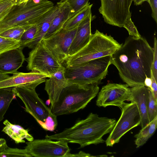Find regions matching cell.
Wrapping results in <instances>:
<instances>
[{
	"label": "cell",
	"mask_w": 157,
	"mask_h": 157,
	"mask_svg": "<svg viewBox=\"0 0 157 157\" xmlns=\"http://www.w3.org/2000/svg\"><path fill=\"white\" fill-rule=\"evenodd\" d=\"M117 121L115 119L100 117L91 113L85 119L78 121L72 126L59 133L47 135L45 138L79 144L80 148L104 143L102 138L110 133Z\"/></svg>",
	"instance_id": "cell-2"
},
{
	"label": "cell",
	"mask_w": 157,
	"mask_h": 157,
	"mask_svg": "<svg viewBox=\"0 0 157 157\" xmlns=\"http://www.w3.org/2000/svg\"><path fill=\"white\" fill-rule=\"evenodd\" d=\"M131 98V102L135 103L138 109L140 114L142 128L150 122L147 110L148 97L147 87L145 86H139L130 88Z\"/></svg>",
	"instance_id": "cell-17"
},
{
	"label": "cell",
	"mask_w": 157,
	"mask_h": 157,
	"mask_svg": "<svg viewBox=\"0 0 157 157\" xmlns=\"http://www.w3.org/2000/svg\"><path fill=\"white\" fill-rule=\"evenodd\" d=\"M100 0L99 11L107 24L121 28L131 18L130 10L133 0Z\"/></svg>",
	"instance_id": "cell-10"
},
{
	"label": "cell",
	"mask_w": 157,
	"mask_h": 157,
	"mask_svg": "<svg viewBox=\"0 0 157 157\" xmlns=\"http://www.w3.org/2000/svg\"><path fill=\"white\" fill-rule=\"evenodd\" d=\"M153 53L145 38L129 36L111 56V63L128 86H144L145 78H151Z\"/></svg>",
	"instance_id": "cell-1"
},
{
	"label": "cell",
	"mask_w": 157,
	"mask_h": 157,
	"mask_svg": "<svg viewBox=\"0 0 157 157\" xmlns=\"http://www.w3.org/2000/svg\"><path fill=\"white\" fill-rule=\"evenodd\" d=\"M10 76L8 74L0 72V81L6 79Z\"/></svg>",
	"instance_id": "cell-39"
},
{
	"label": "cell",
	"mask_w": 157,
	"mask_h": 157,
	"mask_svg": "<svg viewBox=\"0 0 157 157\" xmlns=\"http://www.w3.org/2000/svg\"><path fill=\"white\" fill-rule=\"evenodd\" d=\"M43 0V1H46L45 0Z\"/></svg>",
	"instance_id": "cell-41"
},
{
	"label": "cell",
	"mask_w": 157,
	"mask_h": 157,
	"mask_svg": "<svg viewBox=\"0 0 157 157\" xmlns=\"http://www.w3.org/2000/svg\"><path fill=\"white\" fill-rule=\"evenodd\" d=\"M131 98L130 88L127 84L109 83L98 93L96 105L104 107L115 106L121 109L124 101H130Z\"/></svg>",
	"instance_id": "cell-13"
},
{
	"label": "cell",
	"mask_w": 157,
	"mask_h": 157,
	"mask_svg": "<svg viewBox=\"0 0 157 157\" xmlns=\"http://www.w3.org/2000/svg\"><path fill=\"white\" fill-rule=\"evenodd\" d=\"M54 6V3L49 0L35 3L32 0L25 4L14 5L0 22V33L13 27H31Z\"/></svg>",
	"instance_id": "cell-5"
},
{
	"label": "cell",
	"mask_w": 157,
	"mask_h": 157,
	"mask_svg": "<svg viewBox=\"0 0 157 157\" xmlns=\"http://www.w3.org/2000/svg\"><path fill=\"white\" fill-rule=\"evenodd\" d=\"M147 87V114L149 122L157 116V101L154 98L150 87Z\"/></svg>",
	"instance_id": "cell-26"
},
{
	"label": "cell",
	"mask_w": 157,
	"mask_h": 157,
	"mask_svg": "<svg viewBox=\"0 0 157 157\" xmlns=\"http://www.w3.org/2000/svg\"><path fill=\"white\" fill-rule=\"evenodd\" d=\"M30 27L21 26L12 27L0 33V36L7 38L20 41L24 33Z\"/></svg>",
	"instance_id": "cell-25"
},
{
	"label": "cell",
	"mask_w": 157,
	"mask_h": 157,
	"mask_svg": "<svg viewBox=\"0 0 157 157\" xmlns=\"http://www.w3.org/2000/svg\"><path fill=\"white\" fill-rule=\"evenodd\" d=\"M14 3V5H19L25 4L29 0H12Z\"/></svg>",
	"instance_id": "cell-37"
},
{
	"label": "cell",
	"mask_w": 157,
	"mask_h": 157,
	"mask_svg": "<svg viewBox=\"0 0 157 157\" xmlns=\"http://www.w3.org/2000/svg\"><path fill=\"white\" fill-rule=\"evenodd\" d=\"M49 74L31 71L28 73L19 72L13 74L7 79L0 81V88L29 86L40 84L46 81L45 78H49Z\"/></svg>",
	"instance_id": "cell-14"
},
{
	"label": "cell",
	"mask_w": 157,
	"mask_h": 157,
	"mask_svg": "<svg viewBox=\"0 0 157 157\" xmlns=\"http://www.w3.org/2000/svg\"><path fill=\"white\" fill-rule=\"evenodd\" d=\"M95 18V16H93L91 13L78 26L68 50L69 57L76 53L88 43L92 34L91 22Z\"/></svg>",
	"instance_id": "cell-16"
},
{
	"label": "cell",
	"mask_w": 157,
	"mask_h": 157,
	"mask_svg": "<svg viewBox=\"0 0 157 157\" xmlns=\"http://www.w3.org/2000/svg\"><path fill=\"white\" fill-rule=\"evenodd\" d=\"M151 84V78L147 77L144 81V86L150 88Z\"/></svg>",
	"instance_id": "cell-38"
},
{
	"label": "cell",
	"mask_w": 157,
	"mask_h": 157,
	"mask_svg": "<svg viewBox=\"0 0 157 157\" xmlns=\"http://www.w3.org/2000/svg\"><path fill=\"white\" fill-rule=\"evenodd\" d=\"M21 46L20 41L0 36V54L12 49L20 48Z\"/></svg>",
	"instance_id": "cell-28"
},
{
	"label": "cell",
	"mask_w": 157,
	"mask_h": 157,
	"mask_svg": "<svg viewBox=\"0 0 157 157\" xmlns=\"http://www.w3.org/2000/svg\"><path fill=\"white\" fill-rule=\"evenodd\" d=\"M147 0H133L134 4L136 6L141 5L145 1H147Z\"/></svg>",
	"instance_id": "cell-40"
},
{
	"label": "cell",
	"mask_w": 157,
	"mask_h": 157,
	"mask_svg": "<svg viewBox=\"0 0 157 157\" xmlns=\"http://www.w3.org/2000/svg\"><path fill=\"white\" fill-rule=\"evenodd\" d=\"M121 45L111 35L96 30L86 45L68 57L65 61L66 67H74L93 59L111 56Z\"/></svg>",
	"instance_id": "cell-4"
},
{
	"label": "cell",
	"mask_w": 157,
	"mask_h": 157,
	"mask_svg": "<svg viewBox=\"0 0 157 157\" xmlns=\"http://www.w3.org/2000/svg\"><path fill=\"white\" fill-rule=\"evenodd\" d=\"M25 60L22 49L19 48L0 54V72L13 74L18 72Z\"/></svg>",
	"instance_id": "cell-15"
},
{
	"label": "cell",
	"mask_w": 157,
	"mask_h": 157,
	"mask_svg": "<svg viewBox=\"0 0 157 157\" xmlns=\"http://www.w3.org/2000/svg\"><path fill=\"white\" fill-rule=\"evenodd\" d=\"M38 85L13 87V90L16 96L23 101L25 111L42 128L46 131H53L58 125L57 116L51 112L50 108L39 98L35 90Z\"/></svg>",
	"instance_id": "cell-6"
},
{
	"label": "cell",
	"mask_w": 157,
	"mask_h": 157,
	"mask_svg": "<svg viewBox=\"0 0 157 157\" xmlns=\"http://www.w3.org/2000/svg\"><path fill=\"white\" fill-rule=\"evenodd\" d=\"M93 4L89 2L82 9L70 17L64 23L62 28L70 30L77 28L79 25L91 13Z\"/></svg>",
	"instance_id": "cell-22"
},
{
	"label": "cell",
	"mask_w": 157,
	"mask_h": 157,
	"mask_svg": "<svg viewBox=\"0 0 157 157\" xmlns=\"http://www.w3.org/2000/svg\"><path fill=\"white\" fill-rule=\"evenodd\" d=\"M59 11L57 4L56 6L46 13L36 24V31L33 39L25 46L29 48H34L43 38L54 18Z\"/></svg>",
	"instance_id": "cell-18"
},
{
	"label": "cell",
	"mask_w": 157,
	"mask_h": 157,
	"mask_svg": "<svg viewBox=\"0 0 157 157\" xmlns=\"http://www.w3.org/2000/svg\"><path fill=\"white\" fill-rule=\"evenodd\" d=\"M123 27L128 31L129 36L137 38L141 37L136 27L132 21L131 18L127 21Z\"/></svg>",
	"instance_id": "cell-32"
},
{
	"label": "cell",
	"mask_w": 157,
	"mask_h": 157,
	"mask_svg": "<svg viewBox=\"0 0 157 157\" xmlns=\"http://www.w3.org/2000/svg\"><path fill=\"white\" fill-rule=\"evenodd\" d=\"M120 109L121 116L105 141L107 146L112 147L119 143L126 133L141 124L140 114L135 103L124 102Z\"/></svg>",
	"instance_id": "cell-9"
},
{
	"label": "cell",
	"mask_w": 157,
	"mask_h": 157,
	"mask_svg": "<svg viewBox=\"0 0 157 157\" xmlns=\"http://www.w3.org/2000/svg\"><path fill=\"white\" fill-rule=\"evenodd\" d=\"M26 59L28 70L51 75L65 68L46 47L42 40L29 52Z\"/></svg>",
	"instance_id": "cell-8"
},
{
	"label": "cell",
	"mask_w": 157,
	"mask_h": 157,
	"mask_svg": "<svg viewBox=\"0 0 157 157\" xmlns=\"http://www.w3.org/2000/svg\"><path fill=\"white\" fill-rule=\"evenodd\" d=\"M37 29L36 24L27 29L22 35L20 42L21 46L20 48L22 49L25 47L26 45L34 38Z\"/></svg>",
	"instance_id": "cell-29"
},
{
	"label": "cell",
	"mask_w": 157,
	"mask_h": 157,
	"mask_svg": "<svg viewBox=\"0 0 157 157\" xmlns=\"http://www.w3.org/2000/svg\"><path fill=\"white\" fill-rule=\"evenodd\" d=\"M89 0H61L66 2L71 9V15L70 17L82 9L89 2Z\"/></svg>",
	"instance_id": "cell-30"
},
{
	"label": "cell",
	"mask_w": 157,
	"mask_h": 157,
	"mask_svg": "<svg viewBox=\"0 0 157 157\" xmlns=\"http://www.w3.org/2000/svg\"><path fill=\"white\" fill-rule=\"evenodd\" d=\"M99 89L97 85L67 84L58 95L49 100L51 112L57 116L83 109L97 95Z\"/></svg>",
	"instance_id": "cell-3"
},
{
	"label": "cell",
	"mask_w": 157,
	"mask_h": 157,
	"mask_svg": "<svg viewBox=\"0 0 157 157\" xmlns=\"http://www.w3.org/2000/svg\"><path fill=\"white\" fill-rule=\"evenodd\" d=\"M93 156H91L90 154L86 153L82 151H80L78 153L75 154H72L71 153L69 155V157H93Z\"/></svg>",
	"instance_id": "cell-35"
},
{
	"label": "cell",
	"mask_w": 157,
	"mask_h": 157,
	"mask_svg": "<svg viewBox=\"0 0 157 157\" xmlns=\"http://www.w3.org/2000/svg\"><path fill=\"white\" fill-rule=\"evenodd\" d=\"M157 116L154 119L146 125L135 135V141L136 148L143 146L155 132L157 128Z\"/></svg>",
	"instance_id": "cell-23"
},
{
	"label": "cell",
	"mask_w": 157,
	"mask_h": 157,
	"mask_svg": "<svg viewBox=\"0 0 157 157\" xmlns=\"http://www.w3.org/2000/svg\"><path fill=\"white\" fill-rule=\"evenodd\" d=\"M77 28L67 30L62 28L48 37L42 40L52 55L61 64L69 57L68 50L77 31Z\"/></svg>",
	"instance_id": "cell-12"
},
{
	"label": "cell",
	"mask_w": 157,
	"mask_h": 157,
	"mask_svg": "<svg viewBox=\"0 0 157 157\" xmlns=\"http://www.w3.org/2000/svg\"><path fill=\"white\" fill-rule=\"evenodd\" d=\"M151 84L150 87L153 96L156 101H157V85L156 81L151 71Z\"/></svg>",
	"instance_id": "cell-34"
},
{
	"label": "cell",
	"mask_w": 157,
	"mask_h": 157,
	"mask_svg": "<svg viewBox=\"0 0 157 157\" xmlns=\"http://www.w3.org/2000/svg\"><path fill=\"white\" fill-rule=\"evenodd\" d=\"M153 57L151 71L156 81H157V40L156 37L154 38Z\"/></svg>",
	"instance_id": "cell-33"
},
{
	"label": "cell",
	"mask_w": 157,
	"mask_h": 157,
	"mask_svg": "<svg viewBox=\"0 0 157 157\" xmlns=\"http://www.w3.org/2000/svg\"><path fill=\"white\" fill-rule=\"evenodd\" d=\"M64 68L52 75L49 79L46 80L44 89L48 95L49 100L58 95L67 84L64 74Z\"/></svg>",
	"instance_id": "cell-19"
},
{
	"label": "cell",
	"mask_w": 157,
	"mask_h": 157,
	"mask_svg": "<svg viewBox=\"0 0 157 157\" xmlns=\"http://www.w3.org/2000/svg\"><path fill=\"white\" fill-rule=\"evenodd\" d=\"M57 4L59 7V11L54 18L43 39L48 37L61 29L70 16L71 9L66 2L60 1Z\"/></svg>",
	"instance_id": "cell-20"
},
{
	"label": "cell",
	"mask_w": 157,
	"mask_h": 157,
	"mask_svg": "<svg viewBox=\"0 0 157 157\" xmlns=\"http://www.w3.org/2000/svg\"><path fill=\"white\" fill-rule=\"evenodd\" d=\"M13 88H0V122L4 119L11 102L16 98Z\"/></svg>",
	"instance_id": "cell-24"
},
{
	"label": "cell",
	"mask_w": 157,
	"mask_h": 157,
	"mask_svg": "<svg viewBox=\"0 0 157 157\" xmlns=\"http://www.w3.org/2000/svg\"><path fill=\"white\" fill-rule=\"evenodd\" d=\"M7 146L6 140L4 138H0V153Z\"/></svg>",
	"instance_id": "cell-36"
},
{
	"label": "cell",
	"mask_w": 157,
	"mask_h": 157,
	"mask_svg": "<svg viewBox=\"0 0 157 157\" xmlns=\"http://www.w3.org/2000/svg\"><path fill=\"white\" fill-rule=\"evenodd\" d=\"M3 124L5 126L2 131L13 140L16 144L25 143L24 139L29 141L34 140L33 136L29 133L28 131L21 126L12 124L7 120L4 121Z\"/></svg>",
	"instance_id": "cell-21"
},
{
	"label": "cell",
	"mask_w": 157,
	"mask_h": 157,
	"mask_svg": "<svg viewBox=\"0 0 157 157\" xmlns=\"http://www.w3.org/2000/svg\"><path fill=\"white\" fill-rule=\"evenodd\" d=\"M111 56H108L79 65L65 67L64 74L67 84L87 85L100 84L108 74V67L111 64Z\"/></svg>",
	"instance_id": "cell-7"
},
{
	"label": "cell",
	"mask_w": 157,
	"mask_h": 157,
	"mask_svg": "<svg viewBox=\"0 0 157 157\" xmlns=\"http://www.w3.org/2000/svg\"><path fill=\"white\" fill-rule=\"evenodd\" d=\"M25 149L32 156L35 157H69L70 149L68 143L45 138L33 140L26 143Z\"/></svg>",
	"instance_id": "cell-11"
},
{
	"label": "cell",
	"mask_w": 157,
	"mask_h": 157,
	"mask_svg": "<svg viewBox=\"0 0 157 157\" xmlns=\"http://www.w3.org/2000/svg\"><path fill=\"white\" fill-rule=\"evenodd\" d=\"M14 5L12 0H0V22L6 16Z\"/></svg>",
	"instance_id": "cell-31"
},
{
	"label": "cell",
	"mask_w": 157,
	"mask_h": 157,
	"mask_svg": "<svg viewBox=\"0 0 157 157\" xmlns=\"http://www.w3.org/2000/svg\"><path fill=\"white\" fill-rule=\"evenodd\" d=\"M32 157L26 150L17 148H11L7 146L1 153L0 157Z\"/></svg>",
	"instance_id": "cell-27"
}]
</instances>
